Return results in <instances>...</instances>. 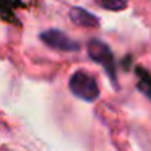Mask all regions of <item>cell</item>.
I'll return each mask as SVG.
<instances>
[{
	"mask_svg": "<svg viewBox=\"0 0 151 151\" xmlns=\"http://www.w3.org/2000/svg\"><path fill=\"white\" fill-rule=\"evenodd\" d=\"M68 86L70 91L83 101L93 102L99 98V86L96 83L94 76H91L89 73L83 72V70H78L70 76Z\"/></svg>",
	"mask_w": 151,
	"mask_h": 151,
	"instance_id": "1",
	"label": "cell"
},
{
	"mask_svg": "<svg viewBox=\"0 0 151 151\" xmlns=\"http://www.w3.org/2000/svg\"><path fill=\"white\" fill-rule=\"evenodd\" d=\"M88 55L93 62L99 63L104 67L106 73L109 75V78L112 80L115 86H117V73H115V60L114 54H112L111 47L106 42H102L101 39H91L88 42Z\"/></svg>",
	"mask_w": 151,
	"mask_h": 151,
	"instance_id": "2",
	"label": "cell"
},
{
	"mask_svg": "<svg viewBox=\"0 0 151 151\" xmlns=\"http://www.w3.org/2000/svg\"><path fill=\"white\" fill-rule=\"evenodd\" d=\"M41 39L46 46L52 47L60 52H75L80 49L78 42H75L73 39H70L65 33L59 29H47L44 33H41Z\"/></svg>",
	"mask_w": 151,
	"mask_h": 151,
	"instance_id": "3",
	"label": "cell"
},
{
	"mask_svg": "<svg viewBox=\"0 0 151 151\" xmlns=\"http://www.w3.org/2000/svg\"><path fill=\"white\" fill-rule=\"evenodd\" d=\"M70 20L81 28H98L99 26V18L93 15L91 12L85 10V8H72L70 10Z\"/></svg>",
	"mask_w": 151,
	"mask_h": 151,
	"instance_id": "4",
	"label": "cell"
},
{
	"mask_svg": "<svg viewBox=\"0 0 151 151\" xmlns=\"http://www.w3.org/2000/svg\"><path fill=\"white\" fill-rule=\"evenodd\" d=\"M96 4L109 12H122L128 7V0H96Z\"/></svg>",
	"mask_w": 151,
	"mask_h": 151,
	"instance_id": "5",
	"label": "cell"
},
{
	"mask_svg": "<svg viewBox=\"0 0 151 151\" xmlns=\"http://www.w3.org/2000/svg\"><path fill=\"white\" fill-rule=\"evenodd\" d=\"M137 75H138V88L140 91H143L146 96L151 98V75L146 72L145 68H137Z\"/></svg>",
	"mask_w": 151,
	"mask_h": 151,
	"instance_id": "6",
	"label": "cell"
}]
</instances>
